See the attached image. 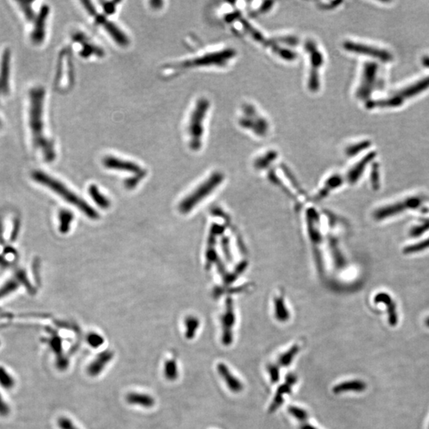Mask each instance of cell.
I'll return each mask as SVG.
<instances>
[{
	"mask_svg": "<svg viewBox=\"0 0 429 429\" xmlns=\"http://www.w3.org/2000/svg\"><path fill=\"white\" fill-rule=\"evenodd\" d=\"M46 90L34 86L28 92L26 122L32 147L39 153L43 160L52 162L57 156L56 145L49 135L45 116Z\"/></svg>",
	"mask_w": 429,
	"mask_h": 429,
	"instance_id": "obj_1",
	"label": "cell"
},
{
	"mask_svg": "<svg viewBox=\"0 0 429 429\" xmlns=\"http://www.w3.org/2000/svg\"><path fill=\"white\" fill-rule=\"evenodd\" d=\"M32 178L36 182L53 190L57 195L63 198L64 200L76 206L91 219H98L99 216L96 212L88 203L69 190L63 183L51 177L50 175L44 173L43 171H34L32 173Z\"/></svg>",
	"mask_w": 429,
	"mask_h": 429,
	"instance_id": "obj_2",
	"label": "cell"
},
{
	"mask_svg": "<svg viewBox=\"0 0 429 429\" xmlns=\"http://www.w3.org/2000/svg\"><path fill=\"white\" fill-rule=\"evenodd\" d=\"M209 102L201 98L198 99L191 111L187 126V135L190 147L198 150L202 145L204 131V120L209 112Z\"/></svg>",
	"mask_w": 429,
	"mask_h": 429,
	"instance_id": "obj_3",
	"label": "cell"
},
{
	"mask_svg": "<svg viewBox=\"0 0 429 429\" xmlns=\"http://www.w3.org/2000/svg\"><path fill=\"white\" fill-rule=\"evenodd\" d=\"M235 56V51L232 49H223V50L205 53L202 56L195 57L192 59L186 60L177 63L174 66H169V70H164V72L173 74L181 70H187L191 68L208 67V66H223L229 62Z\"/></svg>",
	"mask_w": 429,
	"mask_h": 429,
	"instance_id": "obj_4",
	"label": "cell"
},
{
	"mask_svg": "<svg viewBox=\"0 0 429 429\" xmlns=\"http://www.w3.org/2000/svg\"><path fill=\"white\" fill-rule=\"evenodd\" d=\"M428 88H429V76L419 80L418 82L412 84L411 86L407 87L403 90L400 91L390 98L378 99V100H369L366 103V107L368 109H373L375 107H399L404 103L405 99L412 98L419 93H422Z\"/></svg>",
	"mask_w": 429,
	"mask_h": 429,
	"instance_id": "obj_5",
	"label": "cell"
},
{
	"mask_svg": "<svg viewBox=\"0 0 429 429\" xmlns=\"http://www.w3.org/2000/svg\"><path fill=\"white\" fill-rule=\"evenodd\" d=\"M223 177L220 173H214L209 177L202 185L199 186L192 193L190 194L186 199L180 204V211L182 213H187L191 211L197 203L204 199V196H208L211 191L220 183Z\"/></svg>",
	"mask_w": 429,
	"mask_h": 429,
	"instance_id": "obj_6",
	"label": "cell"
},
{
	"mask_svg": "<svg viewBox=\"0 0 429 429\" xmlns=\"http://www.w3.org/2000/svg\"><path fill=\"white\" fill-rule=\"evenodd\" d=\"M83 4L89 15L94 18L95 24L101 25L116 43H118L122 47H126L129 44L128 37L119 26H117V25L113 24L112 22L108 21L106 18L103 17V15H99L94 6H92L90 2H83Z\"/></svg>",
	"mask_w": 429,
	"mask_h": 429,
	"instance_id": "obj_7",
	"label": "cell"
},
{
	"mask_svg": "<svg viewBox=\"0 0 429 429\" xmlns=\"http://www.w3.org/2000/svg\"><path fill=\"white\" fill-rule=\"evenodd\" d=\"M423 202L424 198L422 196L408 197L405 200H401L399 202L377 209L374 213V217L377 220H382L403 213L408 209H417Z\"/></svg>",
	"mask_w": 429,
	"mask_h": 429,
	"instance_id": "obj_8",
	"label": "cell"
},
{
	"mask_svg": "<svg viewBox=\"0 0 429 429\" xmlns=\"http://www.w3.org/2000/svg\"><path fill=\"white\" fill-rule=\"evenodd\" d=\"M305 48H306L308 55L310 56V67H311L309 85H310V90L316 92L320 86L318 72L324 64V57H323L321 51L319 49L317 46L314 42H306Z\"/></svg>",
	"mask_w": 429,
	"mask_h": 429,
	"instance_id": "obj_9",
	"label": "cell"
},
{
	"mask_svg": "<svg viewBox=\"0 0 429 429\" xmlns=\"http://www.w3.org/2000/svg\"><path fill=\"white\" fill-rule=\"evenodd\" d=\"M11 51L6 47L0 59V103L11 93Z\"/></svg>",
	"mask_w": 429,
	"mask_h": 429,
	"instance_id": "obj_10",
	"label": "cell"
},
{
	"mask_svg": "<svg viewBox=\"0 0 429 429\" xmlns=\"http://www.w3.org/2000/svg\"><path fill=\"white\" fill-rule=\"evenodd\" d=\"M379 66L375 62L367 61L364 64L361 83L356 92V96L360 99L369 98L375 86Z\"/></svg>",
	"mask_w": 429,
	"mask_h": 429,
	"instance_id": "obj_11",
	"label": "cell"
},
{
	"mask_svg": "<svg viewBox=\"0 0 429 429\" xmlns=\"http://www.w3.org/2000/svg\"><path fill=\"white\" fill-rule=\"evenodd\" d=\"M49 16V7L43 5L37 13L35 19L32 23L33 27L30 32V40L34 45H41L47 37V22Z\"/></svg>",
	"mask_w": 429,
	"mask_h": 429,
	"instance_id": "obj_12",
	"label": "cell"
},
{
	"mask_svg": "<svg viewBox=\"0 0 429 429\" xmlns=\"http://www.w3.org/2000/svg\"><path fill=\"white\" fill-rule=\"evenodd\" d=\"M343 48L346 50L358 54L367 55L370 57H375L383 62H389L393 60V55L385 49L370 47L366 45L356 43L354 42H345L343 43Z\"/></svg>",
	"mask_w": 429,
	"mask_h": 429,
	"instance_id": "obj_13",
	"label": "cell"
},
{
	"mask_svg": "<svg viewBox=\"0 0 429 429\" xmlns=\"http://www.w3.org/2000/svg\"><path fill=\"white\" fill-rule=\"evenodd\" d=\"M246 118L241 119V124L246 128L252 130L256 135L264 136L268 131V123L262 117L257 116L255 108L249 107L246 108Z\"/></svg>",
	"mask_w": 429,
	"mask_h": 429,
	"instance_id": "obj_14",
	"label": "cell"
},
{
	"mask_svg": "<svg viewBox=\"0 0 429 429\" xmlns=\"http://www.w3.org/2000/svg\"><path fill=\"white\" fill-rule=\"evenodd\" d=\"M103 164L106 168L115 170L126 171L135 175L145 173L139 165L128 160H123L122 158H116L114 156H107L104 158Z\"/></svg>",
	"mask_w": 429,
	"mask_h": 429,
	"instance_id": "obj_15",
	"label": "cell"
},
{
	"mask_svg": "<svg viewBox=\"0 0 429 429\" xmlns=\"http://www.w3.org/2000/svg\"><path fill=\"white\" fill-rule=\"evenodd\" d=\"M297 375H295L294 374H292V373L287 375L284 384L281 385L277 392H276L273 402H272L271 405L269 406V412L272 413V412H275L277 409H278V408L284 402L285 396L287 395V394H290L291 392H292V386L297 383Z\"/></svg>",
	"mask_w": 429,
	"mask_h": 429,
	"instance_id": "obj_16",
	"label": "cell"
},
{
	"mask_svg": "<svg viewBox=\"0 0 429 429\" xmlns=\"http://www.w3.org/2000/svg\"><path fill=\"white\" fill-rule=\"evenodd\" d=\"M114 352L110 350H106L96 356L95 359L91 362L88 367V373L92 377H96L101 374L106 366L113 359Z\"/></svg>",
	"mask_w": 429,
	"mask_h": 429,
	"instance_id": "obj_17",
	"label": "cell"
},
{
	"mask_svg": "<svg viewBox=\"0 0 429 429\" xmlns=\"http://www.w3.org/2000/svg\"><path fill=\"white\" fill-rule=\"evenodd\" d=\"M217 371L219 373L221 378L223 379L227 384V387L229 388L231 391L234 393H239L243 389V385L240 381L239 379L234 376L233 374L231 373L229 368L224 363H219L217 365Z\"/></svg>",
	"mask_w": 429,
	"mask_h": 429,
	"instance_id": "obj_18",
	"label": "cell"
},
{
	"mask_svg": "<svg viewBox=\"0 0 429 429\" xmlns=\"http://www.w3.org/2000/svg\"><path fill=\"white\" fill-rule=\"evenodd\" d=\"M236 317L233 311L230 310L227 311L224 316L222 317V325H223V334H222V343L224 346H230L233 343V328Z\"/></svg>",
	"mask_w": 429,
	"mask_h": 429,
	"instance_id": "obj_19",
	"label": "cell"
},
{
	"mask_svg": "<svg viewBox=\"0 0 429 429\" xmlns=\"http://www.w3.org/2000/svg\"><path fill=\"white\" fill-rule=\"evenodd\" d=\"M375 303L385 304L387 308L388 316H389V323L391 326H395L398 324V316L397 313L396 305L392 300L391 297L385 292H380L376 295L375 297Z\"/></svg>",
	"mask_w": 429,
	"mask_h": 429,
	"instance_id": "obj_20",
	"label": "cell"
},
{
	"mask_svg": "<svg viewBox=\"0 0 429 429\" xmlns=\"http://www.w3.org/2000/svg\"><path fill=\"white\" fill-rule=\"evenodd\" d=\"M126 401L132 405L141 406L143 408H152L155 404V400L147 393L131 392L126 396Z\"/></svg>",
	"mask_w": 429,
	"mask_h": 429,
	"instance_id": "obj_21",
	"label": "cell"
},
{
	"mask_svg": "<svg viewBox=\"0 0 429 429\" xmlns=\"http://www.w3.org/2000/svg\"><path fill=\"white\" fill-rule=\"evenodd\" d=\"M376 157V152H371L367 155L365 156L362 160L358 162L357 164L349 171L347 174V179L350 183H356V181L359 179L360 176L363 173L364 168L370 163L373 159Z\"/></svg>",
	"mask_w": 429,
	"mask_h": 429,
	"instance_id": "obj_22",
	"label": "cell"
},
{
	"mask_svg": "<svg viewBox=\"0 0 429 429\" xmlns=\"http://www.w3.org/2000/svg\"><path fill=\"white\" fill-rule=\"evenodd\" d=\"M17 385V380L10 369L0 364V389L12 391Z\"/></svg>",
	"mask_w": 429,
	"mask_h": 429,
	"instance_id": "obj_23",
	"label": "cell"
},
{
	"mask_svg": "<svg viewBox=\"0 0 429 429\" xmlns=\"http://www.w3.org/2000/svg\"><path fill=\"white\" fill-rule=\"evenodd\" d=\"M366 389V384L361 380H353V381H344L334 385L333 387V393L335 394L346 393V392H363Z\"/></svg>",
	"mask_w": 429,
	"mask_h": 429,
	"instance_id": "obj_24",
	"label": "cell"
},
{
	"mask_svg": "<svg viewBox=\"0 0 429 429\" xmlns=\"http://www.w3.org/2000/svg\"><path fill=\"white\" fill-rule=\"evenodd\" d=\"M299 352H300V346L298 344L292 346L290 349L281 355L280 357L278 358V365L284 367L289 366Z\"/></svg>",
	"mask_w": 429,
	"mask_h": 429,
	"instance_id": "obj_25",
	"label": "cell"
},
{
	"mask_svg": "<svg viewBox=\"0 0 429 429\" xmlns=\"http://www.w3.org/2000/svg\"><path fill=\"white\" fill-rule=\"evenodd\" d=\"M164 375L168 381H175L178 378V367L175 360L168 359L165 362Z\"/></svg>",
	"mask_w": 429,
	"mask_h": 429,
	"instance_id": "obj_26",
	"label": "cell"
},
{
	"mask_svg": "<svg viewBox=\"0 0 429 429\" xmlns=\"http://www.w3.org/2000/svg\"><path fill=\"white\" fill-rule=\"evenodd\" d=\"M200 323L197 318L194 316H189L185 320V337L188 339H193L196 335V331L199 328Z\"/></svg>",
	"mask_w": 429,
	"mask_h": 429,
	"instance_id": "obj_27",
	"label": "cell"
},
{
	"mask_svg": "<svg viewBox=\"0 0 429 429\" xmlns=\"http://www.w3.org/2000/svg\"><path fill=\"white\" fill-rule=\"evenodd\" d=\"M89 194L93 198V200L99 207H101L103 209H107L110 206L109 200L100 193V191L98 190L95 185H91L90 188H89Z\"/></svg>",
	"mask_w": 429,
	"mask_h": 429,
	"instance_id": "obj_28",
	"label": "cell"
},
{
	"mask_svg": "<svg viewBox=\"0 0 429 429\" xmlns=\"http://www.w3.org/2000/svg\"><path fill=\"white\" fill-rule=\"evenodd\" d=\"M17 3L25 21L32 24L37 15V12L33 8L32 2H19Z\"/></svg>",
	"mask_w": 429,
	"mask_h": 429,
	"instance_id": "obj_29",
	"label": "cell"
},
{
	"mask_svg": "<svg viewBox=\"0 0 429 429\" xmlns=\"http://www.w3.org/2000/svg\"><path fill=\"white\" fill-rule=\"evenodd\" d=\"M72 219L73 215L70 212L66 210L61 211L59 214L60 232L62 233L69 232Z\"/></svg>",
	"mask_w": 429,
	"mask_h": 429,
	"instance_id": "obj_30",
	"label": "cell"
},
{
	"mask_svg": "<svg viewBox=\"0 0 429 429\" xmlns=\"http://www.w3.org/2000/svg\"><path fill=\"white\" fill-rule=\"evenodd\" d=\"M370 145H371V143H370V141H368V140L356 143V144H354V145H350L349 147H347L346 149V154L349 156V157L357 155L358 153L362 151L364 149L370 147Z\"/></svg>",
	"mask_w": 429,
	"mask_h": 429,
	"instance_id": "obj_31",
	"label": "cell"
},
{
	"mask_svg": "<svg viewBox=\"0 0 429 429\" xmlns=\"http://www.w3.org/2000/svg\"><path fill=\"white\" fill-rule=\"evenodd\" d=\"M429 248V238L421 241V242L416 243V244L410 245V246H406L405 248L403 250V252L406 255L408 254H414V253L421 252L426 249Z\"/></svg>",
	"mask_w": 429,
	"mask_h": 429,
	"instance_id": "obj_32",
	"label": "cell"
},
{
	"mask_svg": "<svg viewBox=\"0 0 429 429\" xmlns=\"http://www.w3.org/2000/svg\"><path fill=\"white\" fill-rule=\"evenodd\" d=\"M11 414V406L0 390V418L6 419Z\"/></svg>",
	"mask_w": 429,
	"mask_h": 429,
	"instance_id": "obj_33",
	"label": "cell"
},
{
	"mask_svg": "<svg viewBox=\"0 0 429 429\" xmlns=\"http://www.w3.org/2000/svg\"><path fill=\"white\" fill-rule=\"evenodd\" d=\"M289 414L292 415V417L297 419V421H301L305 423V421H307L309 418V414L308 412L303 409V408H299L297 406H289L288 408Z\"/></svg>",
	"mask_w": 429,
	"mask_h": 429,
	"instance_id": "obj_34",
	"label": "cell"
},
{
	"mask_svg": "<svg viewBox=\"0 0 429 429\" xmlns=\"http://www.w3.org/2000/svg\"><path fill=\"white\" fill-rule=\"evenodd\" d=\"M371 183L373 189L375 190H379L380 188V175H379V165L378 163H374L372 169H371Z\"/></svg>",
	"mask_w": 429,
	"mask_h": 429,
	"instance_id": "obj_35",
	"label": "cell"
},
{
	"mask_svg": "<svg viewBox=\"0 0 429 429\" xmlns=\"http://www.w3.org/2000/svg\"><path fill=\"white\" fill-rule=\"evenodd\" d=\"M87 340H88L89 345L91 347H94V348L101 347L103 344V342H104L103 337L100 334H97V333H91V334H89L88 335V338H87Z\"/></svg>",
	"mask_w": 429,
	"mask_h": 429,
	"instance_id": "obj_36",
	"label": "cell"
},
{
	"mask_svg": "<svg viewBox=\"0 0 429 429\" xmlns=\"http://www.w3.org/2000/svg\"><path fill=\"white\" fill-rule=\"evenodd\" d=\"M267 370L269 374V377H270L271 382L273 384L278 382L279 381V379H280V370H279L278 365L269 364V366H267Z\"/></svg>",
	"mask_w": 429,
	"mask_h": 429,
	"instance_id": "obj_37",
	"label": "cell"
},
{
	"mask_svg": "<svg viewBox=\"0 0 429 429\" xmlns=\"http://www.w3.org/2000/svg\"><path fill=\"white\" fill-rule=\"evenodd\" d=\"M429 230V221H426L423 224H421L420 226H417V227H413L412 230H411L410 236L412 237H418V236H421L422 234L425 233V232H427Z\"/></svg>",
	"mask_w": 429,
	"mask_h": 429,
	"instance_id": "obj_38",
	"label": "cell"
},
{
	"mask_svg": "<svg viewBox=\"0 0 429 429\" xmlns=\"http://www.w3.org/2000/svg\"><path fill=\"white\" fill-rule=\"evenodd\" d=\"M57 426L60 429H78L70 418L61 417L57 420Z\"/></svg>",
	"mask_w": 429,
	"mask_h": 429,
	"instance_id": "obj_39",
	"label": "cell"
},
{
	"mask_svg": "<svg viewBox=\"0 0 429 429\" xmlns=\"http://www.w3.org/2000/svg\"><path fill=\"white\" fill-rule=\"evenodd\" d=\"M118 2H102L103 4V11L107 15H112L115 12L116 9V4H118Z\"/></svg>",
	"mask_w": 429,
	"mask_h": 429,
	"instance_id": "obj_40",
	"label": "cell"
},
{
	"mask_svg": "<svg viewBox=\"0 0 429 429\" xmlns=\"http://www.w3.org/2000/svg\"><path fill=\"white\" fill-rule=\"evenodd\" d=\"M300 429H317L316 428L313 427L312 425L310 424L303 423L300 426Z\"/></svg>",
	"mask_w": 429,
	"mask_h": 429,
	"instance_id": "obj_41",
	"label": "cell"
},
{
	"mask_svg": "<svg viewBox=\"0 0 429 429\" xmlns=\"http://www.w3.org/2000/svg\"><path fill=\"white\" fill-rule=\"evenodd\" d=\"M422 64L425 67L429 68V56H425L422 57Z\"/></svg>",
	"mask_w": 429,
	"mask_h": 429,
	"instance_id": "obj_42",
	"label": "cell"
},
{
	"mask_svg": "<svg viewBox=\"0 0 429 429\" xmlns=\"http://www.w3.org/2000/svg\"><path fill=\"white\" fill-rule=\"evenodd\" d=\"M426 325L429 328V318H428V320H426Z\"/></svg>",
	"mask_w": 429,
	"mask_h": 429,
	"instance_id": "obj_43",
	"label": "cell"
},
{
	"mask_svg": "<svg viewBox=\"0 0 429 429\" xmlns=\"http://www.w3.org/2000/svg\"><path fill=\"white\" fill-rule=\"evenodd\" d=\"M0 346H1V342H0Z\"/></svg>",
	"mask_w": 429,
	"mask_h": 429,
	"instance_id": "obj_44",
	"label": "cell"
},
{
	"mask_svg": "<svg viewBox=\"0 0 429 429\" xmlns=\"http://www.w3.org/2000/svg\"><path fill=\"white\" fill-rule=\"evenodd\" d=\"M0 124H1V122H0Z\"/></svg>",
	"mask_w": 429,
	"mask_h": 429,
	"instance_id": "obj_45",
	"label": "cell"
}]
</instances>
